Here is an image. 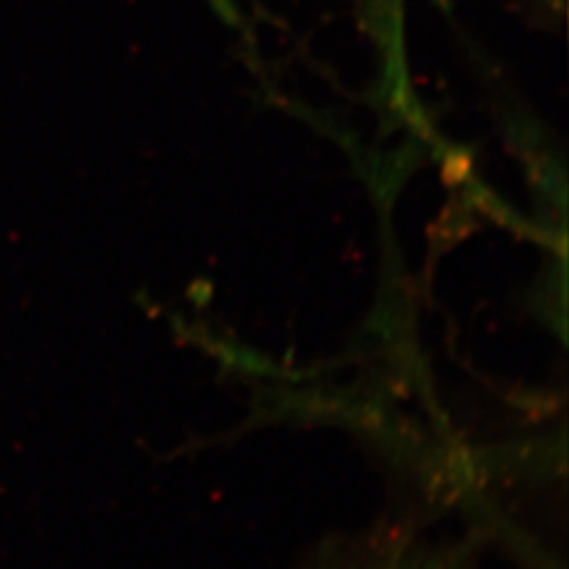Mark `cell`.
Masks as SVG:
<instances>
[]
</instances>
